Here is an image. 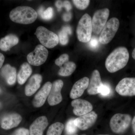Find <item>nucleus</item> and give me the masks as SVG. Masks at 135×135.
Listing matches in <instances>:
<instances>
[{
  "label": "nucleus",
  "instance_id": "34",
  "mask_svg": "<svg viewBox=\"0 0 135 135\" xmlns=\"http://www.w3.org/2000/svg\"><path fill=\"white\" fill-rule=\"evenodd\" d=\"M55 5L58 11H60L61 8L63 7V2L60 1H57L55 3Z\"/></svg>",
  "mask_w": 135,
  "mask_h": 135
},
{
  "label": "nucleus",
  "instance_id": "29",
  "mask_svg": "<svg viewBox=\"0 0 135 135\" xmlns=\"http://www.w3.org/2000/svg\"><path fill=\"white\" fill-rule=\"evenodd\" d=\"M110 91L109 86L103 84L99 90V94L103 96H107L110 94Z\"/></svg>",
  "mask_w": 135,
  "mask_h": 135
},
{
  "label": "nucleus",
  "instance_id": "28",
  "mask_svg": "<svg viewBox=\"0 0 135 135\" xmlns=\"http://www.w3.org/2000/svg\"><path fill=\"white\" fill-rule=\"evenodd\" d=\"M69 55L67 54H64L60 56L55 61V63L57 65L61 67L65 63L68 62L69 60Z\"/></svg>",
  "mask_w": 135,
  "mask_h": 135
},
{
  "label": "nucleus",
  "instance_id": "17",
  "mask_svg": "<svg viewBox=\"0 0 135 135\" xmlns=\"http://www.w3.org/2000/svg\"><path fill=\"white\" fill-rule=\"evenodd\" d=\"M42 81V77L39 74H34L29 79L25 88L27 96H31L38 89Z\"/></svg>",
  "mask_w": 135,
  "mask_h": 135
},
{
  "label": "nucleus",
  "instance_id": "39",
  "mask_svg": "<svg viewBox=\"0 0 135 135\" xmlns=\"http://www.w3.org/2000/svg\"><path fill=\"white\" fill-rule=\"evenodd\" d=\"M82 135H86L85 134H82Z\"/></svg>",
  "mask_w": 135,
  "mask_h": 135
},
{
  "label": "nucleus",
  "instance_id": "19",
  "mask_svg": "<svg viewBox=\"0 0 135 135\" xmlns=\"http://www.w3.org/2000/svg\"><path fill=\"white\" fill-rule=\"evenodd\" d=\"M0 73L8 84L12 85L16 83L17 72L15 67H12L9 64L5 65L1 69Z\"/></svg>",
  "mask_w": 135,
  "mask_h": 135
},
{
  "label": "nucleus",
  "instance_id": "7",
  "mask_svg": "<svg viewBox=\"0 0 135 135\" xmlns=\"http://www.w3.org/2000/svg\"><path fill=\"white\" fill-rule=\"evenodd\" d=\"M48 54V51L46 48L41 44H39L32 52L27 55V59L30 65L38 66L45 62Z\"/></svg>",
  "mask_w": 135,
  "mask_h": 135
},
{
  "label": "nucleus",
  "instance_id": "4",
  "mask_svg": "<svg viewBox=\"0 0 135 135\" xmlns=\"http://www.w3.org/2000/svg\"><path fill=\"white\" fill-rule=\"evenodd\" d=\"M35 34L42 45L48 48H53L59 42L58 36L44 27L39 26Z\"/></svg>",
  "mask_w": 135,
  "mask_h": 135
},
{
  "label": "nucleus",
  "instance_id": "16",
  "mask_svg": "<svg viewBox=\"0 0 135 135\" xmlns=\"http://www.w3.org/2000/svg\"><path fill=\"white\" fill-rule=\"evenodd\" d=\"M48 125L47 119L45 116L37 118L29 128V135H42Z\"/></svg>",
  "mask_w": 135,
  "mask_h": 135
},
{
  "label": "nucleus",
  "instance_id": "32",
  "mask_svg": "<svg viewBox=\"0 0 135 135\" xmlns=\"http://www.w3.org/2000/svg\"><path fill=\"white\" fill-rule=\"evenodd\" d=\"M63 7L65 8L68 12L70 11L72 8L71 3L70 2L67 1H65L63 2Z\"/></svg>",
  "mask_w": 135,
  "mask_h": 135
},
{
  "label": "nucleus",
  "instance_id": "41",
  "mask_svg": "<svg viewBox=\"0 0 135 135\" xmlns=\"http://www.w3.org/2000/svg\"></svg>",
  "mask_w": 135,
  "mask_h": 135
},
{
  "label": "nucleus",
  "instance_id": "10",
  "mask_svg": "<svg viewBox=\"0 0 135 135\" xmlns=\"http://www.w3.org/2000/svg\"><path fill=\"white\" fill-rule=\"evenodd\" d=\"M64 86V82L62 80H56L52 84L51 89L48 98V102L51 106L60 103L62 100L61 93V90Z\"/></svg>",
  "mask_w": 135,
  "mask_h": 135
},
{
  "label": "nucleus",
  "instance_id": "1",
  "mask_svg": "<svg viewBox=\"0 0 135 135\" xmlns=\"http://www.w3.org/2000/svg\"><path fill=\"white\" fill-rule=\"evenodd\" d=\"M127 49L119 47L115 49L107 58L105 66L110 73H114L121 70L127 65L129 59Z\"/></svg>",
  "mask_w": 135,
  "mask_h": 135
},
{
  "label": "nucleus",
  "instance_id": "18",
  "mask_svg": "<svg viewBox=\"0 0 135 135\" xmlns=\"http://www.w3.org/2000/svg\"><path fill=\"white\" fill-rule=\"evenodd\" d=\"M22 116L17 113H12L4 116L2 120L1 126L4 129L8 130L18 126L22 120Z\"/></svg>",
  "mask_w": 135,
  "mask_h": 135
},
{
  "label": "nucleus",
  "instance_id": "20",
  "mask_svg": "<svg viewBox=\"0 0 135 135\" xmlns=\"http://www.w3.org/2000/svg\"><path fill=\"white\" fill-rule=\"evenodd\" d=\"M19 42V39L16 35L9 34L0 40V49L3 51L9 50Z\"/></svg>",
  "mask_w": 135,
  "mask_h": 135
},
{
  "label": "nucleus",
  "instance_id": "38",
  "mask_svg": "<svg viewBox=\"0 0 135 135\" xmlns=\"http://www.w3.org/2000/svg\"><path fill=\"white\" fill-rule=\"evenodd\" d=\"M107 135V134H99V135Z\"/></svg>",
  "mask_w": 135,
  "mask_h": 135
},
{
  "label": "nucleus",
  "instance_id": "24",
  "mask_svg": "<svg viewBox=\"0 0 135 135\" xmlns=\"http://www.w3.org/2000/svg\"><path fill=\"white\" fill-rule=\"evenodd\" d=\"M64 127V124L60 122L53 123L49 127L47 135H61Z\"/></svg>",
  "mask_w": 135,
  "mask_h": 135
},
{
  "label": "nucleus",
  "instance_id": "33",
  "mask_svg": "<svg viewBox=\"0 0 135 135\" xmlns=\"http://www.w3.org/2000/svg\"><path fill=\"white\" fill-rule=\"evenodd\" d=\"M71 18V13H65L64 14L63 16V19L65 21H69Z\"/></svg>",
  "mask_w": 135,
  "mask_h": 135
},
{
  "label": "nucleus",
  "instance_id": "12",
  "mask_svg": "<svg viewBox=\"0 0 135 135\" xmlns=\"http://www.w3.org/2000/svg\"><path fill=\"white\" fill-rule=\"evenodd\" d=\"M74 107L73 112L77 116H81L92 112L93 105L90 102L84 99H76L71 103Z\"/></svg>",
  "mask_w": 135,
  "mask_h": 135
},
{
  "label": "nucleus",
  "instance_id": "23",
  "mask_svg": "<svg viewBox=\"0 0 135 135\" xmlns=\"http://www.w3.org/2000/svg\"><path fill=\"white\" fill-rule=\"evenodd\" d=\"M72 32L71 28L69 26H63L59 33V39L60 43L62 45H66L69 42V35Z\"/></svg>",
  "mask_w": 135,
  "mask_h": 135
},
{
  "label": "nucleus",
  "instance_id": "35",
  "mask_svg": "<svg viewBox=\"0 0 135 135\" xmlns=\"http://www.w3.org/2000/svg\"><path fill=\"white\" fill-rule=\"evenodd\" d=\"M5 60V57L2 53H0V68L2 67Z\"/></svg>",
  "mask_w": 135,
  "mask_h": 135
},
{
  "label": "nucleus",
  "instance_id": "5",
  "mask_svg": "<svg viewBox=\"0 0 135 135\" xmlns=\"http://www.w3.org/2000/svg\"><path fill=\"white\" fill-rule=\"evenodd\" d=\"M120 22L116 17H113L107 22L101 31L99 37V41L103 44L109 43L113 38L118 31Z\"/></svg>",
  "mask_w": 135,
  "mask_h": 135
},
{
  "label": "nucleus",
  "instance_id": "27",
  "mask_svg": "<svg viewBox=\"0 0 135 135\" xmlns=\"http://www.w3.org/2000/svg\"><path fill=\"white\" fill-rule=\"evenodd\" d=\"M72 1L76 7L80 10L86 8L90 2L89 0H73Z\"/></svg>",
  "mask_w": 135,
  "mask_h": 135
},
{
  "label": "nucleus",
  "instance_id": "9",
  "mask_svg": "<svg viewBox=\"0 0 135 135\" xmlns=\"http://www.w3.org/2000/svg\"><path fill=\"white\" fill-rule=\"evenodd\" d=\"M115 89L122 96H135V78L126 77L122 79L117 84Z\"/></svg>",
  "mask_w": 135,
  "mask_h": 135
},
{
  "label": "nucleus",
  "instance_id": "21",
  "mask_svg": "<svg viewBox=\"0 0 135 135\" xmlns=\"http://www.w3.org/2000/svg\"><path fill=\"white\" fill-rule=\"evenodd\" d=\"M32 73V69L28 63L25 62L21 65L17 75V79L19 84H24Z\"/></svg>",
  "mask_w": 135,
  "mask_h": 135
},
{
  "label": "nucleus",
  "instance_id": "6",
  "mask_svg": "<svg viewBox=\"0 0 135 135\" xmlns=\"http://www.w3.org/2000/svg\"><path fill=\"white\" fill-rule=\"evenodd\" d=\"M131 120V116L129 114H116L113 116L110 120L111 129L116 134L123 133L129 127Z\"/></svg>",
  "mask_w": 135,
  "mask_h": 135
},
{
  "label": "nucleus",
  "instance_id": "22",
  "mask_svg": "<svg viewBox=\"0 0 135 135\" xmlns=\"http://www.w3.org/2000/svg\"><path fill=\"white\" fill-rule=\"evenodd\" d=\"M76 68V64L73 62L68 61L63 65V66L60 68L58 72L59 75L60 76H70L74 72Z\"/></svg>",
  "mask_w": 135,
  "mask_h": 135
},
{
  "label": "nucleus",
  "instance_id": "3",
  "mask_svg": "<svg viewBox=\"0 0 135 135\" xmlns=\"http://www.w3.org/2000/svg\"><path fill=\"white\" fill-rule=\"evenodd\" d=\"M92 18L88 14H84L80 20L76 30L77 38L80 42L86 43L92 37Z\"/></svg>",
  "mask_w": 135,
  "mask_h": 135
},
{
  "label": "nucleus",
  "instance_id": "25",
  "mask_svg": "<svg viewBox=\"0 0 135 135\" xmlns=\"http://www.w3.org/2000/svg\"><path fill=\"white\" fill-rule=\"evenodd\" d=\"M38 13L42 19L49 20L53 17L54 12L53 8L51 7L44 10L43 7H41L38 10Z\"/></svg>",
  "mask_w": 135,
  "mask_h": 135
},
{
  "label": "nucleus",
  "instance_id": "14",
  "mask_svg": "<svg viewBox=\"0 0 135 135\" xmlns=\"http://www.w3.org/2000/svg\"><path fill=\"white\" fill-rule=\"evenodd\" d=\"M51 86V83H46L36 94L33 101V104L35 107H40L44 104L50 92Z\"/></svg>",
  "mask_w": 135,
  "mask_h": 135
},
{
  "label": "nucleus",
  "instance_id": "40",
  "mask_svg": "<svg viewBox=\"0 0 135 135\" xmlns=\"http://www.w3.org/2000/svg\"><path fill=\"white\" fill-rule=\"evenodd\" d=\"M1 89H0V92H1Z\"/></svg>",
  "mask_w": 135,
  "mask_h": 135
},
{
  "label": "nucleus",
  "instance_id": "31",
  "mask_svg": "<svg viewBox=\"0 0 135 135\" xmlns=\"http://www.w3.org/2000/svg\"><path fill=\"white\" fill-rule=\"evenodd\" d=\"M90 46L92 48H96L98 44V41L96 38H92L90 41Z\"/></svg>",
  "mask_w": 135,
  "mask_h": 135
},
{
  "label": "nucleus",
  "instance_id": "8",
  "mask_svg": "<svg viewBox=\"0 0 135 135\" xmlns=\"http://www.w3.org/2000/svg\"><path fill=\"white\" fill-rule=\"evenodd\" d=\"M110 11L107 8L97 11L92 19V32L96 34L101 33L106 24L109 16Z\"/></svg>",
  "mask_w": 135,
  "mask_h": 135
},
{
  "label": "nucleus",
  "instance_id": "37",
  "mask_svg": "<svg viewBox=\"0 0 135 135\" xmlns=\"http://www.w3.org/2000/svg\"><path fill=\"white\" fill-rule=\"evenodd\" d=\"M132 55L133 58L135 60V48L134 50H133V52H132Z\"/></svg>",
  "mask_w": 135,
  "mask_h": 135
},
{
  "label": "nucleus",
  "instance_id": "15",
  "mask_svg": "<svg viewBox=\"0 0 135 135\" xmlns=\"http://www.w3.org/2000/svg\"><path fill=\"white\" fill-rule=\"evenodd\" d=\"M103 84L99 71L94 70L92 72L90 79L89 80L87 90L88 94L90 95H95L99 94V90Z\"/></svg>",
  "mask_w": 135,
  "mask_h": 135
},
{
  "label": "nucleus",
  "instance_id": "13",
  "mask_svg": "<svg viewBox=\"0 0 135 135\" xmlns=\"http://www.w3.org/2000/svg\"><path fill=\"white\" fill-rule=\"evenodd\" d=\"M89 79L84 77L77 81L73 86L70 93V97L72 99H76L82 95L84 91L88 87Z\"/></svg>",
  "mask_w": 135,
  "mask_h": 135
},
{
  "label": "nucleus",
  "instance_id": "26",
  "mask_svg": "<svg viewBox=\"0 0 135 135\" xmlns=\"http://www.w3.org/2000/svg\"><path fill=\"white\" fill-rule=\"evenodd\" d=\"M74 119H71L66 125L65 131L66 135L74 134L77 131V128L74 123Z\"/></svg>",
  "mask_w": 135,
  "mask_h": 135
},
{
  "label": "nucleus",
  "instance_id": "11",
  "mask_svg": "<svg viewBox=\"0 0 135 135\" xmlns=\"http://www.w3.org/2000/svg\"><path fill=\"white\" fill-rule=\"evenodd\" d=\"M97 118L96 113L92 111L75 119L74 123L78 128L81 130H86L94 125Z\"/></svg>",
  "mask_w": 135,
  "mask_h": 135
},
{
  "label": "nucleus",
  "instance_id": "30",
  "mask_svg": "<svg viewBox=\"0 0 135 135\" xmlns=\"http://www.w3.org/2000/svg\"><path fill=\"white\" fill-rule=\"evenodd\" d=\"M11 135H29V130L25 128H20L15 131Z\"/></svg>",
  "mask_w": 135,
  "mask_h": 135
},
{
  "label": "nucleus",
  "instance_id": "36",
  "mask_svg": "<svg viewBox=\"0 0 135 135\" xmlns=\"http://www.w3.org/2000/svg\"><path fill=\"white\" fill-rule=\"evenodd\" d=\"M132 125L133 131L135 134V116L133 118V120H132Z\"/></svg>",
  "mask_w": 135,
  "mask_h": 135
},
{
  "label": "nucleus",
  "instance_id": "2",
  "mask_svg": "<svg viewBox=\"0 0 135 135\" xmlns=\"http://www.w3.org/2000/svg\"><path fill=\"white\" fill-rule=\"evenodd\" d=\"M38 13L33 8L28 6H20L11 11L9 18L11 21L17 23L28 25L35 22Z\"/></svg>",
  "mask_w": 135,
  "mask_h": 135
}]
</instances>
